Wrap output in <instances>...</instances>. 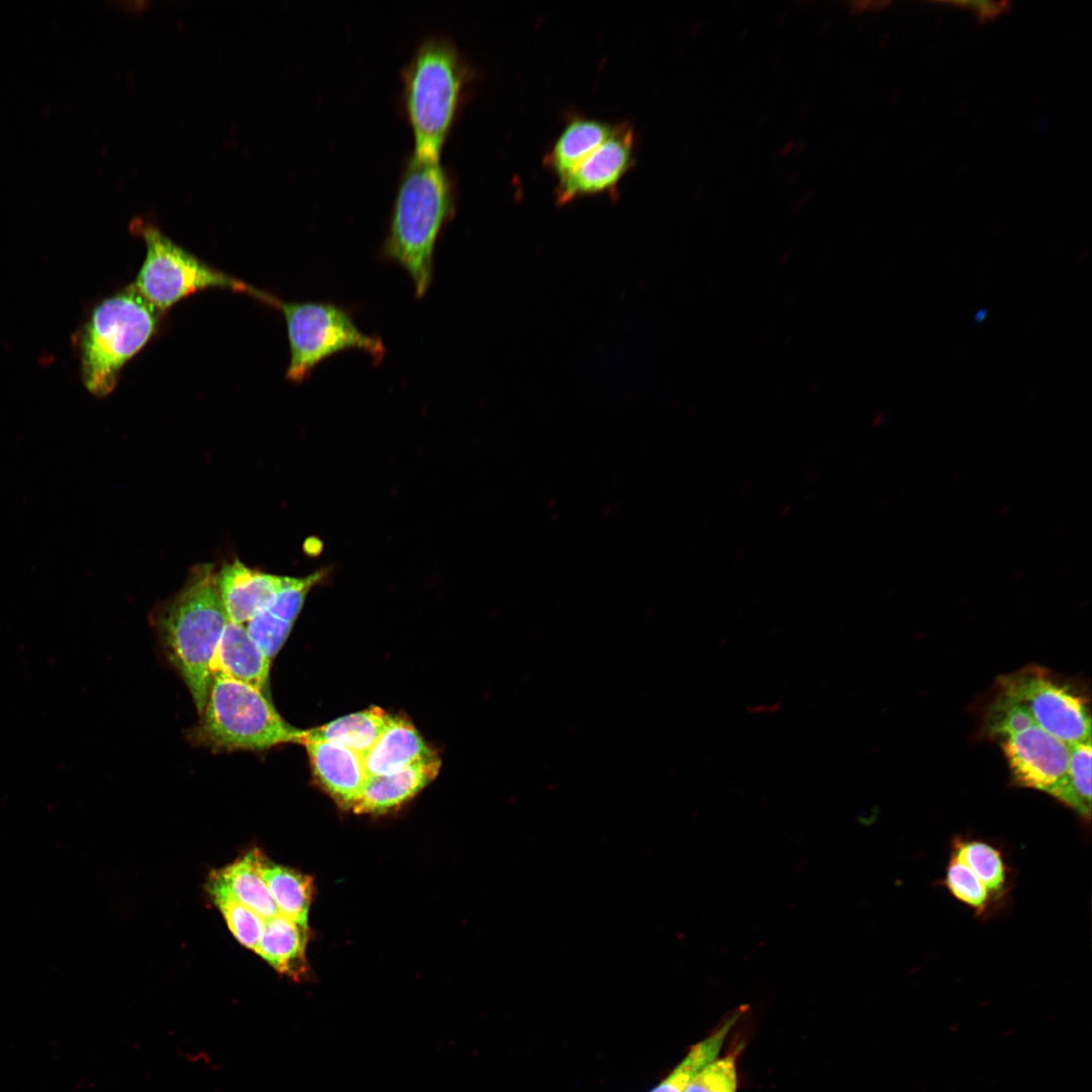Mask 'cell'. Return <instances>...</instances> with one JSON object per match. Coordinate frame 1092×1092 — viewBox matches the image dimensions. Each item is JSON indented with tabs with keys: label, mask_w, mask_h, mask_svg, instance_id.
<instances>
[{
	"label": "cell",
	"mask_w": 1092,
	"mask_h": 1092,
	"mask_svg": "<svg viewBox=\"0 0 1092 1092\" xmlns=\"http://www.w3.org/2000/svg\"><path fill=\"white\" fill-rule=\"evenodd\" d=\"M454 211L453 185L440 160L413 154L398 184L381 255L405 270L417 298L430 288L436 243Z\"/></svg>",
	"instance_id": "6da1fadb"
},
{
	"label": "cell",
	"mask_w": 1092,
	"mask_h": 1092,
	"mask_svg": "<svg viewBox=\"0 0 1092 1092\" xmlns=\"http://www.w3.org/2000/svg\"><path fill=\"white\" fill-rule=\"evenodd\" d=\"M188 574L184 586L159 607L155 622L200 714L213 679L210 661L229 618L214 564L195 565Z\"/></svg>",
	"instance_id": "7a4b0ae2"
},
{
	"label": "cell",
	"mask_w": 1092,
	"mask_h": 1092,
	"mask_svg": "<svg viewBox=\"0 0 1092 1092\" xmlns=\"http://www.w3.org/2000/svg\"><path fill=\"white\" fill-rule=\"evenodd\" d=\"M402 75L404 107L414 136L413 154L440 160L467 68L452 41L433 36L417 48Z\"/></svg>",
	"instance_id": "3957f363"
},
{
	"label": "cell",
	"mask_w": 1092,
	"mask_h": 1092,
	"mask_svg": "<svg viewBox=\"0 0 1092 1092\" xmlns=\"http://www.w3.org/2000/svg\"><path fill=\"white\" fill-rule=\"evenodd\" d=\"M163 313L133 283L93 310L81 338L82 379L95 396L109 394L119 373L153 337Z\"/></svg>",
	"instance_id": "277c9868"
},
{
	"label": "cell",
	"mask_w": 1092,
	"mask_h": 1092,
	"mask_svg": "<svg viewBox=\"0 0 1092 1092\" xmlns=\"http://www.w3.org/2000/svg\"><path fill=\"white\" fill-rule=\"evenodd\" d=\"M197 727L204 743L228 750H263L298 743L302 730L288 724L262 691L214 676Z\"/></svg>",
	"instance_id": "5b68a950"
},
{
	"label": "cell",
	"mask_w": 1092,
	"mask_h": 1092,
	"mask_svg": "<svg viewBox=\"0 0 1092 1092\" xmlns=\"http://www.w3.org/2000/svg\"><path fill=\"white\" fill-rule=\"evenodd\" d=\"M131 229L146 244V257L133 284L162 313L184 297L211 287L246 293L277 308L279 298L207 265L157 226L136 219Z\"/></svg>",
	"instance_id": "8992f818"
},
{
	"label": "cell",
	"mask_w": 1092,
	"mask_h": 1092,
	"mask_svg": "<svg viewBox=\"0 0 1092 1092\" xmlns=\"http://www.w3.org/2000/svg\"><path fill=\"white\" fill-rule=\"evenodd\" d=\"M277 309L285 318L290 350L285 377L293 383L304 381L322 361L345 350L365 352L375 365L385 356L381 338L361 331L338 304L280 300Z\"/></svg>",
	"instance_id": "52a82bcc"
},
{
	"label": "cell",
	"mask_w": 1092,
	"mask_h": 1092,
	"mask_svg": "<svg viewBox=\"0 0 1092 1092\" xmlns=\"http://www.w3.org/2000/svg\"><path fill=\"white\" fill-rule=\"evenodd\" d=\"M999 696L1024 708L1042 729L1072 745L1091 740L1088 703L1044 668L1030 665L997 680Z\"/></svg>",
	"instance_id": "ba28073f"
},
{
	"label": "cell",
	"mask_w": 1092,
	"mask_h": 1092,
	"mask_svg": "<svg viewBox=\"0 0 1092 1092\" xmlns=\"http://www.w3.org/2000/svg\"><path fill=\"white\" fill-rule=\"evenodd\" d=\"M1014 782L1048 794L1065 779L1070 745L1036 723L998 737Z\"/></svg>",
	"instance_id": "9c48e42d"
},
{
	"label": "cell",
	"mask_w": 1092,
	"mask_h": 1092,
	"mask_svg": "<svg viewBox=\"0 0 1092 1092\" xmlns=\"http://www.w3.org/2000/svg\"><path fill=\"white\" fill-rule=\"evenodd\" d=\"M634 133L630 126L615 125L612 134L574 170L559 180L556 202L566 204L616 187L633 163Z\"/></svg>",
	"instance_id": "30bf717a"
},
{
	"label": "cell",
	"mask_w": 1092,
	"mask_h": 1092,
	"mask_svg": "<svg viewBox=\"0 0 1092 1092\" xmlns=\"http://www.w3.org/2000/svg\"><path fill=\"white\" fill-rule=\"evenodd\" d=\"M302 744L316 782L341 807L352 809L368 778L363 756L331 742L309 741Z\"/></svg>",
	"instance_id": "8fae6325"
},
{
	"label": "cell",
	"mask_w": 1092,
	"mask_h": 1092,
	"mask_svg": "<svg viewBox=\"0 0 1092 1092\" xmlns=\"http://www.w3.org/2000/svg\"><path fill=\"white\" fill-rule=\"evenodd\" d=\"M280 575L251 568L239 559L216 570V583L229 621L246 624L266 608L282 583Z\"/></svg>",
	"instance_id": "7c38bea8"
},
{
	"label": "cell",
	"mask_w": 1092,
	"mask_h": 1092,
	"mask_svg": "<svg viewBox=\"0 0 1092 1092\" xmlns=\"http://www.w3.org/2000/svg\"><path fill=\"white\" fill-rule=\"evenodd\" d=\"M440 766L441 760L434 756L387 775L368 777L352 809L370 814L395 809L429 785Z\"/></svg>",
	"instance_id": "4fadbf2b"
},
{
	"label": "cell",
	"mask_w": 1092,
	"mask_h": 1092,
	"mask_svg": "<svg viewBox=\"0 0 1092 1092\" xmlns=\"http://www.w3.org/2000/svg\"><path fill=\"white\" fill-rule=\"evenodd\" d=\"M271 661L244 624L229 621L211 658L210 671L212 677H230L262 691L268 681Z\"/></svg>",
	"instance_id": "5bb4252c"
},
{
	"label": "cell",
	"mask_w": 1092,
	"mask_h": 1092,
	"mask_svg": "<svg viewBox=\"0 0 1092 1092\" xmlns=\"http://www.w3.org/2000/svg\"><path fill=\"white\" fill-rule=\"evenodd\" d=\"M437 756L416 727L402 716L389 717L373 746L363 755L368 777L387 775Z\"/></svg>",
	"instance_id": "9a60e30c"
},
{
	"label": "cell",
	"mask_w": 1092,
	"mask_h": 1092,
	"mask_svg": "<svg viewBox=\"0 0 1092 1092\" xmlns=\"http://www.w3.org/2000/svg\"><path fill=\"white\" fill-rule=\"evenodd\" d=\"M307 927L279 914L264 919L256 952L277 972L300 981L307 972Z\"/></svg>",
	"instance_id": "2e32d148"
},
{
	"label": "cell",
	"mask_w": 1092,
	"mask_h": 1092,
	"mask_svg": "<svg viewBox=\"0 0 1092 1092\" xmlns=\"http://www.w3.org/2000/svg\"><path fill=\"white\" fill-rule=\"evenodd\" d=\"M263 854L252 849L231 864L212 873L209 883L225 890L241 904L264 919L280 914L260 873Z\"/></svg>",
	"instance_id": "e0dca14e"
},
{
	"label": "cell",
	"mask_w": 1092,
	"mask_h": 1092,
	"mask_svg": "<svg viewBox=\"0 0 1092 1092\" xmlns=\"http://www.w3.org/2000/svg\"><path fill=\"white\" fill-rule=\"evenodd\" d=\"M390 715L378 707L353 713L328 724L302 730L298 743L326 741L354 750L362 756L373 746L386 727Z\"/></svg>",
	"instance_id": "ac0fdd59"
},
{
	"label": "cell",
	"mask_w": 1092,
	"mask_h": 1092,
	"mask_svg": "<svg viewBox=\"0 0 1092 1092\" xmlns=\"http://www.w3.org/2000/svg\"><path fill=\"white\" fill-rule=\"evenodd\" d=\"M615 125L595 119H574L559 134L546 163L562 179L599 148L614 131Z\"/></svg>",
	"instance_id": "d6986e66"
},
{
	"label": "cell",
	"mask_w": 1092,
	"mask_h": 1092,
	"mask_svg": "<svg viewBox=\"0 0 1092 1092\" xmlns=\"http://www.w3.org/2000/svg\"><path fill=\"white\" fill-rule=\"evenodd\" d=\"M260 873L281 915L307 927L312 881L292 869L269 862L263 855Z\"/></svg>",
	"instance_id": "ffe728a7"
},
{
	"label": "cell",
	"mask_w": 1092,
	"mask_h": 1092,
	"mask_svg": "<svg viewBox=\"0 0 1092 1092\" xmlns=\"http://www.w3.org/2000/svg\"><path fill=\"white\" fill-rule=\"evenodd\" d=\"M744 1012L745 1006L731 1012L712 1034L693 1045L669 1076L650 1092H684L690 1081L717 1058L727 1033Z\"/></svg>",
	"instance_id": "44dd1931"
},
{
	"label": "cell",
	"mask_w": 1092,
	"mask_h": 1092,
	"mask_svg": "<svg viewBox=\"0 0 1092 1092\" xmlns=\"http://www.w3.org/2000/svg\"><path fill=\"white\" fill-rule=\"evenodd\" d=\"M1091 740L1070 745L1067 775L1051 794L1088 820L1091 814Z\"/></svg>",
	"instance_id": "7402d4cb"
},
{
	"label": "cell",
	"mask_w": 1092,
	"mask_h": 1092,
	"mask_svg": "<svg viewBox=\"0 0 1092 1092\" xmlns=\"http://www.w3.org/2000/svg\"><path fill=\"white\" fill-rule=\"evenodd\" d=\"M952 857L966 864L990 894L1004 888L1006 868L1000 851L991 844L980 840H958L953 844Z\"/></svg>",
	"instance_id": "603a6c76"
},
{
	"label": "cell",
	"mask_w": 1092,
	"mask_h": 1092,
	"mask_svg": "<svg viewBox=\"0 0 1092 1092\" xmlns=\"http://www.w3.org/2000/svg\"><path fill=\"white\" fill-rule=\"evenodd\" d=\"M209 892L236 939L255 951L263 932L264 918L212 883H209Z\"/></svg>",
	"instance_id": "cb8c5ba5"
},
{
	"label": "cell",
	"mask_w": 1092,
	"mask_h": 1092,
	"mask_svg": "<svg viewBox=\"0 0 1092 1092\" xmlns=\"http://www.w3.org/2000/svg\"><path fill=\"white\" fill-rule=\"evenodd\" d=\"M331 574V568H323L305 577L283 576L280 588L272 597L265 610L275 617L294 623L308 592Z\"/></svg>",
	"instance_id": "d4e9b609"
},
{
	"label": "cell",
	"mask_w": 1092,
	"mask_h": 1092,
	"mask_svg": "<svg viewBox=\"0 0 1092 1092\" xmlns=\"http://www.w3.org/2000/svg\"><path fill=\"white\" fill-rule=\"evenodd\" d=\"M945 885L961 902L978 912L986 909L989 891L966 864L953 857L946 869Z\"/></svg>",
	"instance_id": "484cf974"
},
{
	"label": "cell",
	"mask_w": 1092,
	"mask_h": 1092,
	"mask_svg": "<svg viewBox=\"0 0 1092 1092\" xmlns=\"http://www.w3.org/2000/svg\"><path fill=\"white\" fill-rule=\"evenodd\" d=\"M292 625L265 609L259 611L245 624L250 637L271 660L288 638Z\"/></svg>",
	"instance_id": "4316f807"
},
{
	"label": "cell",
	"mask_w": 1092,
	"mask_h": 1092,
	"mask_svg": "<svg viewBox=\"0 0 1092 1092\" xmlns=\"http://www.w3.org/2000/svg\"><path fill=\"white\" fill-rule=\"evenodd\" d=\"M736 1057L733 1053L706 1065L684 1092H736Z\"/></svg>",
	"instance_id": "83f0119b"
},
{
	"label": "cell",
	"mask_w": 1092,
	"mask_h": 1092,
	"mask_svg": "<svg viewBox=\"0 0 1092 1092\" xmlns=\"http://www.w3.org/2000/svg\"><path fill=\"white\" fill-rule=\"evenodd\" d=\"M936 3L971 11L980 24L994 20L1011 8L1009 1H939Z\"/></svg>",
	"instance_id": "f1b7e54d"
},
{
	"label": "cell",
	"mask_w": 1092,
	"mask_h": 1092,
	"mask_svg": "<svg viewBox=\"0 0 1092 1092\" xmlns=\"http://www.w3.org/2000/svg\"><path fill=\"white\" fill-rule=\"evenodd\" d=\"M889 2L884 1H847L845 2L848 12L852 15L860 14L864 11L878 12L881 11L885 5Z\"/></svg>",
	"instance_id": "f546056e"
},
{
	"label": "cell",
	"mask_w": 1092,
	"mask_h": 1092,
	"mask_svg": "<svg viewBox=\"0 0 1092 1092\" xmlns=\"http://www.w3.org/2000/svg\"><path fill=\"white\" fill-rule=\"evenodd\" d=\"M795 148H796V146H795V143H793V142H789V143H788V144H786V146H785V147H784V148L782 149V151H781V154H782V156H785V155H787L788 153L792 152V151H793V150H794Z\"/></svg>",
	"instance_id": "4dcf8cb0"
},
{
	"label": "cell",
	"mask_w": 1092,
	"mask_h": 1092,
	"mask_svg": "<svg viewBox=\"0 0 1092 1092\" xmlns=\"http://www.w3.org/2000/svg\"><path fill=\"white\" fill-rule=\"evenodd\" d=\"M986 315H987L986 310L980 309L976 314L977 322H981Z\"/></svg>",
	"instance_id": "1f68e13d"
}]
</instances>
